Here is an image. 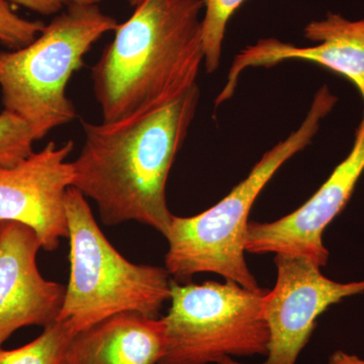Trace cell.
<instances>
[{
    "label": "cell",
    "instance_id": "cell-7",
    "mask_svg": "<svg viewBox=\"0 0 364 364\" xmlns=\"http://www.w3.org/2000/svg\"><path fill=\"white\" fill-rule=\"evenodd\" d=\"M277 277L268 291L263 317L269 331L267 359L259 364H296L315 329L317 318L330 306L354 294L364 293L363 282L328 279L321 267L301 256H275ZM218 364H246L232 358Z\"/></svg>",
    "mask_w": 364,
    "mask_h": 364
},
{
    "label": "cell",
    "instance_id": "cell-3",
    "mask_svg": "<svg viewBox=\"0 0 364 364\" xmlns=\"http://www.w3.org/2000/svg\"><path fill=\"white\" fill-rule=\"evenodd\" d=\"M336 102L328 86H323L298 130L267 151L231 193L200 214L174 215L165 236L168 241L165 268L172 279L188 284L193 275L210 272L250 291L262 289L245 260L251 208L277 170L311 143L321 119L332 111Z\"/></svg>",
    "mask_w": 364,
    "mask_h": 364
},
{
    "label": "cell",
    "instance_id": "cell-16",
    "mask_svg": "<svg viewBox=\"0 0 364 364\" xmlns=\"http://www.w3.org/2000/svg\"><path fill=\"white\" fill-rule=\"evenodd\" d=\"M7 0H0V43L16 50L33 42L44 30L41 21H30L14 13Z\"/></svg>",
    "mask_w": 364,
    "mask_h": 364
},
{
    "label": "cell",
    "instance_id": "cell-5",
    "mask_svg": "<svg viewBox=\"0 0 364 364\" xmlns=\"http://www.w3.org/2000/svg\"><path fill=\"white\" fill-rule=\"evenodd\" d=\"M65 208L70 274L57 321L76 335L117 314L159 318L171 293L168 270L126 259L98 227L87 198L73 186L67 191Z\"/></svg>",
    "mask_w": 364,
    "mask_h": 364
},
{
    "label": "cell",
    "instance_id": "cell-10",
    "mask_svg": "<svg viewBox=\"0 0 364 364\" xmlns=\"http://www.w3.org/2000/svg\"><path fill=\"white\" fill-rule=\"evenodd\" d=\"M41 248L31 228L0 221V348L21 328H45L58 320L66 287L41 274Z\"/></svg>",
    "mask_w": 364,
    "mask_h": 364
},
{
    "label": "cell",
    "instance_id": "cell-6",
    "mask_svg": "<svg viewBox=\"0 0 364 364\" xmlns=\"http://www.w3.org/2000/svg\"><path fill=\"white\" fill-rule=\"evenodd\" d=\"M267 289L231 282L179 284L172 279L168 313L162 318L165 352L158 364L219 363L231 356H267Z\"/></svg>",
    "mask_w": 364,
    "mask_h": 364
},
{
    "label": "cell",
    "instance_id": "cell-12",
    "mask_svg": "<svg viewBox=\"0 0 364 364\" xmlns=\"http://www.w3.org/2000/svg\"><path fill=\"white\" fill-rule=\"evenodd\" d=\"M164 352L162 318L121 313L77 333L61 364H158Z\"/></svg>",
    "mask_w": 364,
    "mask_h": 364
},
{
    "label": "cell",
    "instance_id": "cell-9",
    "mask_svg": "<svg viewBox=\"0 0 364 364\" xmlns=\"http://www.w3.org/2000/svg\"><path fill=\"white\" fill-rule=\"evenodd\" d=\"M363 171L364 112L351 152L308 202L277 221L249 223L246 252L301 256L325 267L329 252L323 234L350 200Z\"/></svg>",
    "mask_w": 364,
    "mask_h": 364
},
{
    "label": "cell",
    "instance_id": "cell-13",
    "mask_svg": "<svg viewBox=\"0 0 364 364\" xmlns=\"http://www.w3.org/2000/svg\"><path fill=\"white\" fill-rule=\"evenodd\" d=\"M74 336L68 325L56 321L45 327L38 338L20 348H0V364H61Z\"/></svg>",
    "mask_w": 364,
    "mask_h": 364
},
{
    "label": "cell",
    "instance_id": "cell-1",
    "mask_svg": "<svg viewBox=\"0 0 364 364\" xmlns=\"http://www.w3.org/2000/svg\"><path fill=\"white\" fill-rule=\"evenodd\" d=\"M198 102L196 85L162 109L130 121H81L85 142L72 162L73 188L97 203L105 225L138 222L166 236L174 217L167 205V179Z\"/></svg>",
    "mask_w": 364,
    "mask_h": 364
},
{
    "label": "cell",
    "instance_id": "cell-19",
    "mask_svg": "<svg viewBox=\"0 0 364 364\" xmlns=\"http://www.w3.org/2000/svg\"><path fill=\"white\" fill-rule=\"evenodd\" d=\"M128 2L131 6L136 7L139 4H142L143 0H128Z\"/></svg>",
    "mask_w": 364,
    "mask_h": 364
},
{
    "label": "cell",
    "instance_id": "cell-2",
    "mask_svg": "<svg viewBox=\"0 0 364 364\" xmlns=\"http://www.w3.org/2000/svg\"><path fill=\"white\" fill-rule=\"evenodd\" d=\"M205 0H143L91 68L102 123L162 109L196 85Z\"/></svg>",
    "mask_w": 364,
    "mask_h": 364
},
{
    "label": "cell",
    "instance_id": "cell-17",
    "mask_svg": "<svg viewBox=\"0 0 364 364\" xmlns=\"http://www.w3.org/2000/svg\"><path fill=\"white\" fill-rule=\"evenodd\" d=\"M7 1L42 16H53V14L57 16L67 7L97 6L102 0H7Z\"/></svg>",
    "mask_w": 364,
    "mask_h": 364
},
{
    "label": "cell",
    "instance_id": "cell-8",
    "mask_svg": "<svg viewBox=\"0 0 364 364\" xmlns=\"http://www.w3.org/2000/svg\"><path fill=\"white\" fill-rule=\"evenodd\" d=\"M73 141L49 142L11 167L0 168V221L26 225L48 252L68 238L66 193L73 186L74 168L67 161Z\"/></svg>",
    "mask_w": 364,
    "mask_h": 364
},
{
    "label": "cell",
    "instance_id": "cell-14",
    "mask_svg": "<svg viewBox=\"0 0 364 364\" xmlns=\"http://www.w3.org/2000/svg\"><path fill=\"white\" fill-rule=\"evenodd\" d=\"M244 1L245 0H205V14L202 21V36L208 73H214L220 66L228 21Z\"/></svg>",
    "mask_w": 364,
    "mask_h": 364
},
{
    "label": "cell",
    "instance_id": "cell-4",
    "mask_svg": "<svg viewBox=\"0 0 364 364\" xmlns=\"http://www.w3.org/2000/svg\"><path fill=\"white\" fill-rule=\"evenodd\" d=\"M117 25L98 6H71L31 44L0 52L4 109L21 117L36 141L77 117L67 95L69 80L83 66L92 46Z\"/></svg>",
    "mask_w": 364,
    "mask_h": 364
},
{
    "label": "cell",
    "instance_id": "cell-15",
    "mask_svg": "<svg viewBox=\"0 0 364 364\" xmlns=\"http://www.w3.org/2000/svg\"><path fill=\"white\" fill-rule=\"evenodd\" d=\"M33 132L21 117L4 109L0 112V168L11 167L33 152Z\"/></svg>",
    "mask_w": 364,
    "mask_h": 364
},
{
    "label": "cell",
    "instance_id": "cell-11",
    "mask_svg": "<svg viewBox=\"0 0 364 364\" xmlns=\"http://www.w3.org/2000/svg\"><path fill=\"white\" fill-rule=\"evenodd\" d=\"M306 39L320 42L315 47L299 48L277 39H262L237 55L227 83L215 105L233 97L242 71L248 67H270L287 60L313 62L351 81L364 102V20L351 21L339 14H328L305 28Z\"/></svg>",
    "mask_w": 364,
    "mask_h": 364
},
{
    "label": "cell",
    "instance_id": "cell-18",
    "mask_svg": "<svg viewBox=\"0 0 364 364\" xmlns=\"http://www.w3.org/2000/svg\"><path fill=\"white\" fill-rule=\"evenodd\" d=\"M328 364H364V359L356 355L338 350L334 352L329 358Z\"/></svg>",
    "mask_w": 364,
    "mask_h": 364
}]
</instances>
